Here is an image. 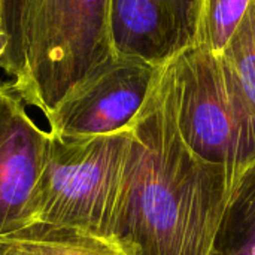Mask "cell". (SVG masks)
Returning <instances> with one entry per match:
<instances>
[{"mask_svg":"<svg viewBox=\"0 0 255 255\" xmlns=\"http://www.w3.org/2000/svg\"><path fill=\"white\" fill-rule=\"evenodd\" d=\"M130 130L108 242L123 255H208L235 182L185 145L173 61Z\"/></svg>","mask_w":255,"mask_h":255,"instance_id":"obj_1","label":"cell"},{"mask_svg":"<svg viewBox=\"0 0 255 255\" xmlns=\"http://www.w3.org/2000/svg\"><path fill=\"white\" fill-rule=\"evenodd\" d=\"M111 0H27L24 67L12 82L45 117L114 55Z\"/></svg>","mask_w":255,"mask_h":255,"instance_id":"obj_2","label":"cell"},{"mask_svg":"<svg viewBox=\"0 0 255 255\" xmlns=\"http://www.w3.org/2000/svg\"><path fill=\"white\" fill-rule=\"evenodd\" d=\"M130 139V128L91 137L51 134L36 221L108 241Z\"/></svg>","mask_w":255,"mask_h":255,"instance_id":"obj_3","label":"cell"},{"mask_svg":"<svg viewBox=\"0 0 255 255\" xmlns=\"http://www.w3.org/2000/svg\"><path fill=\"white\" fill-rule=\"evenodd\" d=\"M173 63L185 145L202 160L223 166L236 184L255 164V112L205 45L187 49Z\"/></svg>","mask_w":255,"mask_h":255,"instance_id":"obj_4","label":"cell"},{"mask_svg":"<svg viewBox=\"0 0 255 255\" xmlns=\"http://www.w3.org/2000/svg\"><path fill=\"white\" fill-rule=\"evenodd\" d=\"M161 67L114 54L46 117L58 137H91L128 130L148 100Z\"/></svg>","mask_w":255,"mask_h":255,"instance_id":"obj_5","label":"cell"},{"mask_svg":"<svg viewBox=\"0 0 255 255\" xmlns=\"http://www.w3.org/2000/svg\"><path fill=\"white\" fill-rule=\"evenodd\" d=\"M49 139L27 115L13 84L0 82V236L36 221Z\"/></svg>","mask_w":255,"mask_h":255,"instance_id":"obj_6","label":"cell"},{"mask_svg":"<svg viewBox=\"0 0 255 255\" xmlns=\"http://www.w3.org/2000/svg\"><path fill=\"white\" fill-rule=\"evenodd\" d=\"M203 0H111L114 54L163 67L202 39Z\"/></svg>","mask_w":255,"mask_h":255,"instance_id":"obj_7","label":"cell"},{"mask_svg":"<svg viewBox=\"0 0 255 255\" xmlns=\"http://www.w3.org/2000/svg\"><path fill=\"white\" fill-rule=\"evenodd\" d=\"M0 255H123L108 241L34 221L25 229L0 236Z\"/></svg>","mask_w":255,"mask_h":255,"instance_id":"obj_8","label":"cell"},{"mask_svg":"<svg viewBox=\"0 0 255 255\" xmlns=\"http://www.w3.org/2000/svg\"><path fill=\"white\" fill-rule=\"evenodd\" d=\"M208 255H255V164L235 184Z\"/></svg>","mask_w":255,"mask_h":255,"instance_id":"obj_9","label":"cell"},{"mask_svg":"<svg viewBox=\"0 0 255 255\" xmlns=\"http://www.w3.org/2000/svg\"><path fill=\"white\" fill-rule=\"evenodd\" d=\"M218 57L226 76L255 112V0Z\"/></svg>","mask_w":255,"mask_h":255,"instance_id":"obj_10","label":"cell"},{"mask_svg":"<svg viewBox=\"0 0 255 255\" xmlns=\"http://www.w3.org/2000/svg\"><path fill=\"white\" fill-rule=\"evenodd\" d=\"M250 1L251 0H203L200 43L218 55L242 21Z\"/></svg>","mask_w":255,"mask_h":255,"instance_id":"obj_11","label":"cell"},{"mask_svg":"<svg viewBox=\"0 0 255 255\" xmlns=\"http://www.w3.org/2000/svg\"><path fill=\"white\" fill-rule=\"evenodd\" d=\"M27 0H0L1 27L9 37V48L1 69L15 79L24 67V15Z\"/></svg>","mask_w":255,"mask_h":255,"instance_id":"obj_12","label":"cell"},{"mask_svg":"<svg viewBox=\"0 0 255 255\" xmlns=\"http://www.w3.org/2000/svg\"><path fill=\"white\" fill-rule=\"evenodd\" d=\"M7 48H9V37L6 34V31L3 30V27L0 25V67H1V61L4 58Z\"/></svg>","mask_w":255,"mask_h":255,"instance_id":"obj_13","label":"cell"},{"mask_svg":"<svg viewBox=\"0 0 255 255\" xmlns=\"http://www.w3.org/2000/svg\"><path fill=\"white\" fill-rule=\"evenodd\" d=\"M0 25H1V13H0Z\"/></svg>","mask_w":255,"mask_h":255,"instance_id":"obj_14","label":"cell"}]
</instances>
